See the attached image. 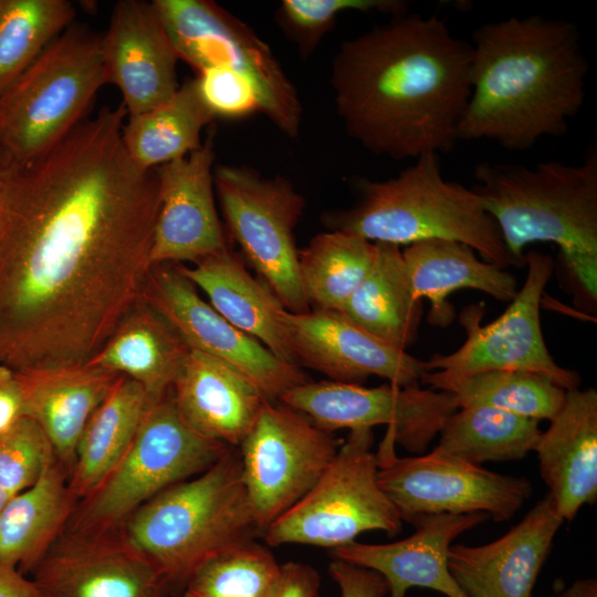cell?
I'll return each instance as SVG.
<instances>
[{"mask_svg": "<svg viewBox=\"0 0 597 597\" xmlns=\"http://www.w3.org/2000/svg\"><path fill=\"white\" fill-rule=\"evenodd\" d=\"M280 402L305 413L328 432L339 429L387 426L396 444L423 452L458 410L455 398L446 391L418 384H385L364 387L333 380L307 381L287 390Z\"/></svg>", "mask_w": 597, "mask_h": 597, "instance_id": "15", "label": "cell"}, {"mask_svg": "<svg viewBox=\"0 0 597 597\" xmlns=\"http://www.w3.org/2000/svg\"><path fill=\"white\" fill-rule=\"evenodd\" d=\"M25 407L69 473L91 417L119 375L86 363L14 370Z\"/></svg>", "mask_w": 597, "mask_h": 597, "instance_id": "25", "label": "cell"}, {"mask_svg": "<svg viewBox=\"0 0 597 597\" xmlns=\"http://www.w3.org/2000/svg\"><path fill=\"white\" fill-rule=\"evenodd\" d=\"M281 570L272 552L251 540L202 564L181 597H274Z\"/></svg>", "mask_w": 597, "mask_h": 597, "instance_id": "37", "label": "cell"}, {"mask_svg": "<svg viewBox=\"0 0 597 597\" xmlns=\"http://www.w3.org/2000/svg\"><path fill=\"white\" fill-rule=\"evenodd\" d=\"M56 458L53 447L29 416L0 434V486L11 496L34 484Z\"/></svg>", "mask_w": 597, "mask_h": 597, "instance_id": "39", "label": "cell"}, {"mask_svg": "<svg viewBox=\"0 0 597 597\" xmlns=\"http://www.w3.org/2000/svg\"><path fill=\"white\" fill-rule=\"evenodd\" d=\"M32 574L42 597L172 596L165 577L123 526H66Z\"/></svg>", "mask_w": 597, "mask_h": 597, "instance_id": "17", "label": "cell"}, {"mask_svg": "<svg viewBox=\"0 0 597 597\" xmlns=\"http://www.w3.org/2000/svg\"><path fill=\"white\" fill-rule=\"evenodd\" d=\"M181 596L193 573L220 553L260 536L238 448L200 474L160 492L122 525Z\"/></svg>", "mask_w": 597, "mask_h": 597, "instance_id": "6", "label": "cell"}, {"mask_svg": "<svg viewBox=\"0 0 597 597\" xmlns=\"http://www.w3.org/2000/svg\"><path fill=\"white\" fill-rule=\"evenodd\" d=\"M25 416L23 395L15 371L0 365V434Z\"/></svg>", "mask_w": 597, "mask_h": 597, "instance_id": "43", "label": "cell"}, {"mask_svg": "<svg viewBox=\"0 0 597 597\" xmlns=\"http://www.w3.org/2000/svg\"><path fill=\"white\" fill-rule=\"evenodd\" d=\"M321 577L308 564H282L281 578L274 597H320Z\"/></svg>", "mask_w": 597, "mask_h": 597, "instance_id": "42", "label": "cell"}, {"mask_svg": "<svg viewBox=\"0 0 597 597\" xmlns=\"http://www.w3.org/2000/svg\"><path fill=\"white\" fill-rule=\"evenodd\" d=\"M534 451L557 512L570 522L597 501V391L566 390Z\"/></svg>", "mask_w": 597, "mask_h": 597, "instance_id": "23", "label": "cell"}, {"mask_svg": "<svg viewBox=\"0 0 597 597\" xmlns=\"http://www.w3.org/2000/svg\"><path fill=\"white\" fill-rule=\"evenodd\" d=\"M375 243L354 233L328 230L298 250V274L313 310L341 312L367 274Z\"/></svg>", "mask_w": 597, "mask_h": 597, "instance_id": "35", "label": "cell"}, {"mask_svg": "<svg viewBox=\"0 0 597 597\" xmlns=\"http://www.w3.org/2000/svg\"><path fill=\"white\" fill-rule=\"evenodd\" d=\"M564 520L546 494L500 538L451 545L448 568L468 597H532Z\"/></svg>", "mask_w": 597, "mask_h": 597, "instance_id": "21", "label": "cell"}, {"mask_svg": "<svg viewBox=\"0 0 597 597\" xmlns=\"http://www.w3.org/2000/svg\"><path fill=\"white\" fill-rule=\"evenodd\" d=\"M354 185L356 202L323 217L328 230L397 247L430 239L458 241L486 262L502 269L514 265L480 197L442 176L439 155L420 156L395 177L358 178Z\"/></svg>", "mask_w": 597, "mask_h": 597, "instance_id": "5", "label": "cell"}, {"mask_svg": "<svg viewBox=\"0 0 597 597\" xmlns=\"http://www.w3.org/2000/svg\"><path fill=\"white\" fill-rule=\"evenodd\" d=\"M538 422L488 406L459 407L439 432L436 448L478 465L520 460L534 451L542 433Z\"/></svg>", "mask_w": 597, "mask_h": 597, "instance_id": "34", "label": "cell"}, {"mask_svg": "<svg viewBox=\"0 0 597 597\" xmlns=\"http://www.w3.org/2000/svg\"><path fill=\"white\" fill-rule=\"evenodd\" d=\"M179 60L197 73L231 71L254 90L260 113L289 138L300 135L297 88L271 48L243 21L212 1L154 0Z\"/></svg>", "mask_w": 597, "mask_h": 597, "instance_id": "10", "label": "cell"}, {"mask_svg": "<svg viewBox=\"0 0 597 597\" xmlns=\"http://www.w3.org/2000/svg\"><path fill=\"white\" fill-rule=\"evenodd\" d=\"M102 51L107 83L121 91L127 115L161 105L180 86L179 57L153 2H117Z\"/></svg>", "mask_w": 597, "mask_h": 597, "instance_id": "20", "label": "cell"}, {"mask_svg": "<svg viewBox=\"0 0 597 597\" xmlns=\"http://www.w3.org/2000/svg\"><path fill=\"white\" fill-rule=\"evenodd\" d=\"M75 505L69 473L54 458L34 484L1 509L0 562L32 573L66 528Z\"/></svg>", "mask_w": 597, "mask_h": 597, "instance_id": "29", "label": "cell"}, {"mask_svg": "<svg viewBox=\"0 0 597 597\" xmlns=\"http://www.w3.org/2000/svg\"><path fill=\"white\" fill-rule=\"evenodd\" d=\"M185 423L209 440L238 448L268 399L224 363L190 350L171 388Z\"/></svg>", "mask_w": 597, "mask_h": 597, "instance_id": "24", "label": "cell"}, {"mask_svg": "<svg viewBox=\"0 0 597 597\" xmlns=\"http://www.w3.org/2000/svg\"><path fill=\"white\" fill-rule=\"evenodd\" d=\"M334 105L347 135L395 160L446 154L471 91V44L446 20L408 11L344 40L333 56Z\"/></svg>", "mask_w": 597, "mask_h": 597, "instance_id": "2", "label": "cell"}, {"mask_svg": "<svg viewBox=\"0 0 597 597\" xmlns=\"http://www.w3.org/2000/svg\"><path fill=\"white\" fill-rule=\"evenodd\" d=\"M470 44L471 91L459 140L525 150L566 133L584 105L588 72L574 22L510 17L481 24Z\"/></svg>", "mask_w": 597, "mask_h": 597, "instance_id": "3", "label": "cell"}, {"mask_svg": "<svg viewBox=\"0 0 597 597\" xmlns=\"http://www.w3.org/2000/svg\"><path fill=\"white\" fill-rule=\"evenodd\" d=\"M74 17L66 0H0V94Z\"/></svg>", "mask_w": 597, "mask_h": 597, "instance_id": "36", "label": "cell"}, {"mask_svg": "<svg viewBox=\"0 0 597 597\" xmlns=\"http://www.w3.org/2000/svg\"><path fill=\"white\" fill-rule=\"evenodd\" d=\"M189 353L175 329L142 301L86 364L135 380L158 401L170 395Z\"/></svg>", "mask_w": 597, "mask_h": 597, "instance_id": "28", "label": "cell"}, {"mask_svg": "<svg viewBox=\"0 0 597 597\" xmlns=\"http://www.w3.org/2000/svg\"><path fill=\"white\" fill-rule=\"evenodd\" d=\"M371 428L349 430L313 488L261 537L270 547L303 544L329 549L368 531L397 535L401 516L378 483Z\"/></svg>", "mask_w": 597, "mask_h": 597, "instance_id": "9", "label": "cell"}, {"mask_svg": "<svg viewBox=\"0 0 597 597\" xmlns=\"http://www.w3.org/2000/svg\"><path fill=\"white\" fill-rule=\"evenodd\" d=\"M10 498L11 495L0 486V511Z\"/></svg>", "mask_w": 597, "mask_h": 597, "instance_id": "46", "label": "cell"}, {"mask_svg": "<svg viewBox=\"0 0 597 597\" xmlns=\"http://www.w3.org/2000/svg\"><path fill=\"white\" fill-rule=\"evenodd\" d=\"M214 189L231 238L291 313L311 311L298 274L294 231L305 199L283 176L244 165H216Z\"/></svg>", "mask_w": 597, "mask_h": 597, "instance_id": "11", "label": "cell"}, {"mask_svg": "<svg viewBox=\"0 0 597 597\" xmlns=\"http://www.w3.org/2000/svg\"><path fill=\"white\" fill-rule=\"evenodd\" d=\"M395 447L385 433L376 452L378 483L402 521L415 524L429 515L486 513L504 522L532 495V483L525 478L486 470L437 448L398 458Z\"/></svg>", "mask_w": 597, "mask_h": 597, "instance_id": "12", "label": "cell"}, {"mask_svg": "<svg viewBox=\"0 0 597 597\" xmlns=\"http://www.w3.org/2000/svg\"><path fill=\"white\" fill-rule=\"evenodd\" d=\"M373 263L341 313L386 344L405 350L415 343L422 315L400 247L374 242Z\"/></svg>", "mask_w": 597, "mask_h": 597, "instance_id": "30", "label": "cell"}, {"mask_svg": "<svg viewBox=\"0 0 597 597\" xmlns=\"http://www.w3.org/2000/svg\"><path fill=\"white\" fill-rule=\"evenodd\" d=\"M214 119L196 78H189L161 105L127 115L123 143L136 165L151 170L198 149L202 129Z\"/></svg>", "mask_w": 597, "mask_h": 597, "instance_id": "32", "label": "cell"}, {"mask_svg": "<svg viewBox=\"0 0 597 597\" xmlns=\"http://www.w3.org/2000/svg\"><path fill=\"white\" fill-rule=\"evenodd\" d=\"M347 11L380 12L391 17L408 11L401 0H283L275 20L292 41L302 59H308L322 39L334 28L339 14Z\"/></svg>", "mask_w": 597, "mask_h": 597, "instance_id": "38", "label": "cell"}, {"mask_svg": "<svg viewBox=\"0 0 597 597\" xmlns=\"http://www.w3.org/2000/svg\"><path fill=\"white\" fill-rule=\"evenodd\" d=\"M143 302L157 312L190 350L211 356L250 380L269 401L310 381L302 367L286 363L222 317L176 264L153 265Z\"/></svg>", "mask_w": 597, "mask_h": 597, "instance_id": "16", "label": "cell"}, {"mask_svg": "<svg viewBox=\"0 0 597 597\" xmlns=\"http://www.w3.org/2000/svg\"><path fill=\"white\" fill-rule=\"evenodd\" d=\"M401 255L415 297L430 302L431 325L447 326L452 322L454 308L447 297L454 291L473 289L501 302H511L517 293L512 273L481 261L471 247L458 241H419L407 245Z\"/></svg>", "mask_w": 597, "mask_h": 597, "instance_id": "27", "label": "cell"}, {"mask_svg": "<svg viewBox=\"0 0 597 597\" xmlns=\"http://www.w3.org/2000/svg\"><path fill=\"white\" fill-rule=\"evenodd\" d=\"M153 402L138 383L118 377L78 441L69 476L76 503L91 494L124 457Z\"/></svg>", "mask_w": 597, "mask_h": 597, "instance_id": "31", "label": "cell"}, {"mask_svg": "<svg viewBox=\"0 0 597 597\" xmlns=\"http://www.w3.org/2000/svg\"><path fill=\"white\" fill-rule=\"evenodd\" d=\"M176 265L230 324L255 338L280 359L296 365L283 322L287 310L229 247L192 266Z\"/></svg>", "mask_w": 597, "mask_h": 597, "instance_id": "26", "label": "cell"}, {"mask_svg": "<svg viewBox=\"0 0 597 597\" xmlns=\"http://www.w3.org/2000/svg\"><path fill=\"white\" fill-rule=\"evenodd\" d=\"M451 394L459 407L488 406L535 420H551L565 391L549 378L525 370H488L470 375L425 371L419 380Z\"/></svg>", "mask_w": 597, "mask_h": 597, "instance_id": "33", "label": "cell"}, {"mask_svg": "<svg viewBox=\"0 0 597 597\" xmlns=\"http://www.w3.org/2000/svg\"><path fill=\"white\" fill-rule=\"evenodd\" d=\"M328 572L339 588L338 597H386L388 584L377 572L335 559Z\"/></svg>", "mask_w": 597, "mask_h": 597, "instance_id": "41", "label": "cell"}, {"mask_svg": "<svg viewBox=\"0 0 597 597\" xmlns=\"http://www.w3.org/2000/svg\"><path fill=\"white\" fill-rule=\"evenodd\" d=\"M214 158L211 133L195 151L155 168L159 210L153 265L195 264L228 247L214 201Z\"/></svg>", "mask_w": 597, "mask_h": 597, "instance_id": "18", "label": "cell"}, {"mask_svg": "<svg viewBox=\"0 0 597 597\" xmlns=\"http://www.w3.org/2000/svg\"><path fill=\"white\" fill-rule=\"evenodd\" d=\"M105 84L102 36L67 28L0 94V155L24 163L45 153Z\"/></svg>", "mask_w": 597, "mask_h": 597, "instance_id": "7", "label": "cell"}, {"mask_svg": "<svg viewBox=\"0 0 597 597\" xmlns=\"http://www.w3.org/2000/svg\"><path fill=\"white\" fill-rule=\"evenodd\" d=\"M558 597H597V580L596 578L578 579Z\"/></svg>", "mask_w": 597, "mask_h": 597, "instance_id": "45", "label": "cell"}, {"mask_svg": "<svg viewBox=\"0 0 597 597\" xmlns=\"http://www.w3.org/2000/svg\"><path fill=\"white\" fill-rule=\"evenodd\" d=\"M283 322L296 365L329 380L362 385L375 375L404 387L418 384L425 373L422 360L373 336L341 312L285 311Z\"/></svg>", "mask_w": 597, "mask_h": 597, "instance_id": "19", "label": "cell"}, {"mask_svg": "<svg viewBox=\"0 0 597 597\" xmlns=\"http://www.w3.org/2000/svg\"><path fill=\"white\" fill-rule=\"evenodd\" d=\"M230 448L188 427L168 395L149 406L124 457L91 494L76 503L67 527L122 526L143 504L206 471Z\"/></svg>", "mask_w": 597, "mask_h": 597, "instance_id": "8", "label": "cell"}, {"mask_svg": "<svg viewBox=\"0 0 597 597\" xmlns=\"http://www.w3.org/2000/svg\"><path fill=\"white\" fill-rule=\"evenodd\" d=\"M305 413L266 400L238 447L260 536L317 482L341 444Z\"/></svg>", "mask_w": 597, "mask_h": 597, "instance_id": "13", "label": "cell"}, {"mask_svg": "<svg viewBox=\"0 0 597 597\" xmlns=\"http://www.w3.org/2000/svg\"><path fill=\"white\" fill-rule=\"evenodd\" d=\"M472 189L492 217L515 266L535 242L554 243L584 306L597 301V156L534 167L483 161Z\"/></svg>", "mask_w": 597, "mask_h": 597, "instance_id": "4", "label": "cell"}, {"mask_svg": "<svg viewBox=\"0 0 597 597\" xmlns=\"http://www.w3.org/2000/svg\"><path fill=\"white\" fill-rule=\"evenodd\" d=\"M202 100L216 118L239 119L260 113L252 86L235 73L209 67L195 77Z\"/></svg>", "mask_w": 597, "mask_h": 597, "instance_id": "40", "label": "cell"}, {"mask_svg": "<svg viewBox=\"0 0 597 597\" xmlns=\"http://www.w3.org/2000/svg\"><path fill=\"white\" fill-rule=\"evenodd\" d=\"M527 274L509 307L481 325L484 307L468 305L460 314L467 338L453 353L422 362L425 371L470 375L488 370H525L543 375L564 390L579 388L580 377L559 366L549 354L541 326V301L554 262L538 251L525 253Z\"/></svg>", "mask_w": 597, "mask_h": 597, "instance_id": "14", "label": "cell"}, {"mask_svg": "<svg viewBox=\"0 0 597 597\" xmlns=\"http://www.w3.org/2000/svg\"><path fill=\"white\" fill-rule=\"evenodd\" d=\"M125 118L103 107L29 161L0 155V365L86 363L143 301L159 185Z\"/></svg>", "mask_w": 597, "mask_h": 597, "instance_id": "1", "label": "cell"}, {"mask_svg": "<svg viewBox=\"0 0 597 597\" xmlns=\"http://www.w3.org/2000/svg\"><path fill=\"white\" fill-rule=\"evenodd\" d=\"M489 517L486 513L429 515L415 523L417 530L407 538L387 544L354 541L331 549V554L379 573L388 584L389 597H406L411 587L468 597L449 572V549L455 537Z\"/></svg>", "mask_w": 597, "mask_h": 597, "instance_id": "22", "label": "cell"}, {"mask_svg": "<svg viewBox=\"0 0 597 597\" xmlns=\"http://www.w3.org/2000/svg\"><path fill=\"white\" fill-rule=\"evenodd\" d=\"M0 597H42V594L18 568L0 562Z\"/></svg>", "mask_w": 597, "mask_h": 597, "instance_id": "44", "label": "cell"}]
</instances>
